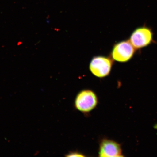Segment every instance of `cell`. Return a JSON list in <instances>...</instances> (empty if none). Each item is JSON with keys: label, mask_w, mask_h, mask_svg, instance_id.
Masks as SVG:
<instances>
[{"label": "cell", "mask_w": 157, "mask_h": 157, "mask_svg": "<svg viewBox=\"0 0 157 157\" xmlns=\"http://www.w3.org/2000/svg\"><path fill=\"white\" fill-rule=\"evenodd\" d=\"M153 40L151 30L148 27H139L131 34L130 42L135 49H140L148 46Z\"/></svg>", "instance_id": "2"}, {"label": "cell", "mask_w": 157, "mask_h": 157, "mask_svg": "<svg viewBox=\"0 0 157 157\" xmlns=\"http://www.w3.org/2000/svg\"><path fill=\"white\" fill-rule=\"evenodd\" d=\"M154 128L157 129V124L155 125Z\"/></svg>", "instance_id": "7"}, {"label": "cell", "mask_w": 157, "mask_h": 157, "mask_svg": "<svg viewBox=\"0 0 157 157\" xmlns=\"http://www.w3.org/2000/svg\"><path fill=\"white\" fill-rule=\"evenodd\" d=\"M135 48L130 41H124L117 43L113 47L111 56L114 60L120 62H125L132 58Z\"/></svg>", "instance_id": "3"}, {"label": "cell", "mask_w": 157, "mask_h": 157, "mask_svg": "<svg viewBox=\"0 0 157 157\" xmlns=\"http://www.w3.org/2000/svg\"><path fill=\"white\" fill-rule=\"evenodd\" d=\"M112 62L110 59L102 56H96L90 65V71L98 78H104L109 75L111 71Z\"/></svg>", "instance_id": "4"}, {"label": "cell", "mask_w": 157, "mask_h": 157, "mask_svg": "<svg viewBox=\"0 0 157 157\" xmlns=\"http://www.w3.org/2000/svg\"><path fill=\"white\" fill-rule=\"evenodd\" d=\"M98 103V98L95 93L91 90H84L78 94L74 105L78 111L88 113L95 109Z\"/></svg>", "instance_id": "1"}, {"label": "cell", "mask_w": 157, "mask_h": 157, "mask_svg": "<svg viewBox=\"0 0 157 157\" xmlns=\"http://www.w3.org/2000/svg\"><path fill=\"white\" fill-rule=\"evenodd\" d=\"M66 156L67 157H84L83 154L79 152H71L69 153Z\"/></svg>", "instance_id": "6"}, {"label": "cell", "mask_w": 157, "mask_h": 157, "mask_svg": "<svg viewBox=\"0 0 157 157\" xmlns=\"http://www.w3.org/2000/svg\"><path fill=\"white\" fill-rule=\"evenodd\" d=\"M99 156L101 157H122L120 144L115 141L104 139L100 144Z\"/></svg>", "instance_id": "5"}]
</instances>
